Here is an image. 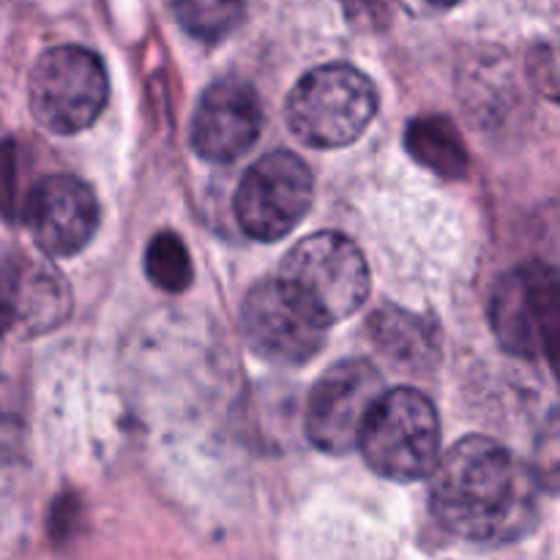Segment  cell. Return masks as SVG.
<instances>
[{"label": "cell", "mask_w": 560, "mask_h": 560, "mask_svg": "<svg viewBox=\"0 0 560 560\" xmlns=\"http://www.w3.org/2000/svg\"><path fill=\"white\" fill-rule=\"evenodd\" d=\"M539 476L485 435L454 443L432 470V517L459 539L503 545L539 520Z\"/></svg>", "instance_id": "obj_1"}, {"label": "cell", "mask_w": 560, "mask_h": 560, "mask_svg": "<svg viewBox=\"0 0 560 560\" xmlns=\"http://www.w3.org/2000/svg\"><path fill=\"white\" fill-rule=\"evenodd\" d=\"M377 115L375 82L348 63L306 71L288 98V124L312 148H345Z\"/></svg>", "instance_id": "obj_2"}, {"label": "cell", "mask_w": 560, "mask_h": 560, "mask_svg": "<svg viewBox=\"0 0 560 560\" xmlns=\"http://www.w3.org/2000/svg\"><path fill=\"white\" fill-rule=\"evenodd\" d=\"M490 326L506 353L545 361L560 383V273L545 262H525L498 279Z\"/></svg>", "instance_id": "obj_3"}, {"label": "cell", "mask_w": 560, "mask_h": 560, "mask_svg": "<svg viewBox=\"0 0 560 560\" xmlns=\"http://www.w3.org/2000/svg\"><path fill=\"white\" fill-rule=\"evenodd\" d=\"M366 465L383 479L419 481L441 463V419L416 388L383 392L359 441Z\"/></svg>", "instance_id": "obj_4"}, {"label": "cell", "mask_w": 560, "mask_h": 560, "mask_svg": "<svg viewBox=\"0 0 560 560\" xmlns=\"http://www.w3.org/2000/svg\"><path fill=\"white\" fill-rule=\"evenodd\" d=\"M109 80L102 58L77 44L52 47L31 69L27 102L38 124L52 135H77L102 115Z\"/></svg>", "instance_id": "obj_5"}, {"label": "cell", "mask_w": 560, "mask_h": 560, "mask_svg": "<svg viewBox=\"0 0 560 560\" xmlns=\"http://www.w3.org/2000/svg\"><path fill=\"white\" fill-rule=\"evenodd\" d=\"M331 323L284 277L262 279L241 306V331L262 359L299 366L315 359L326 345Z\"/></svg>", "instance_id": "obj_6"}, {"label": "cell", "mask_w": 560, "mask_h": 560, "mask_svg": "<svg viewBox=\"0 0 560 560\" xmlns=\"http://www.w3.org/2000/svg\"><path fill=\"white\" fill-rule=\"evenodd\" d=\"M279 277L288 279L328 323L355 315L370 295V268L359 246L342 233L301 238L284 257Z\"/></svg>", "instance_id": "obj_7"}, {"label": "cell", "mask_w": 560, "mask_h": 560, "mask_svg": "<svg viewBox=\"0 0 560 560\" xmlns=\"http://www.w3.org/2000/svg\"><path fill=\"white\" fill-rule=\"evenodd\" d=\"M312 197L315 178L310 164L293 151H271L241 178L235 219L249 238L273 244L304 222Z\"/></svg>", "instance_id": "obj_8"}, {"label": "cell", "mask_w": 560, "mask_h": 560, "mask_svg": "<svg viewBox=\"0 0 560 560\" xmlns=\"http://www.w3.org/2000/svg\"><path fill=\"white\" fill-rule=\"evenodd\" d=\"M383 392L381 370L366 359L339 361L323 372L306 397L304 430L312 446L326 454H345L359 446Z\"/></svg>", "instance_id": "obj_9"}, {"label": "cell", "mask_w": 560, "mask_h": 560, "mask_svg": "<svg viewBox=\"0 0 560 560\" xmlns=\"http://www.w3.org/2000/svg\"><path fill=\"white\" fill-rule=\"evenodd\" d=\"M25 228L33 244L52 257H74L98 228V200L77 175H44L25 197Z\"/></svg>", "instance_id": "obj_10"}, {"label": "cell", "mask_w": 560, "mask_h": 560, "mask_svg": "<svg viewBox=\"0 0 560 560\" xmlns=\"http://www.w3.org/2000/svg\"><path fill=\"white\" fill-rule=\"evenodd\" d=\"M262 129L255 88L241 80H217L202 91L191 118V148L200 159L228 164L244 156Z\"/></svg>", "instance_id": "obj_11"}, {"label": "cell", "mask_w": 560, "mask_h": 560, "mask_svg": "<svg viewBox=\"0 0 560 560\" xmlns=\"http://www.w3.org/2000/svg\"><path fill=\"white\" fill-rule=\"evenodd\" d=\"M5 323L25 337L52 331L69 317L71 295L52 266L27 255L5 257Z\"/></svg>", "instance_id": "obj_12"}, {"label": "cell", "mask_w": 560, "mask_h": 560, "mask_svg": "<svg viewBox=\"0 0 560 560\" xmlns=\"http://www.w3.org/2000/svg\"><path fill=\"white\" fill-rule=\"evenodd\" d=\"M405 148L421 167L432 170L435 175L457 180L468 173V151L454 129V124L443 115H424L410 120L405 131Z\"/></svg>", "instance_id": "obj_13"}, {"label": "cell", "mask_w": 560, "mask_h": 560, "mask_svg": "<svg viewBox=\"0 0 560 560\" xmlns=\"http://www.w3.org/2000/svg\"><path fill=\"white\" fill-rule=\"evenodd\" d=\"M370 331L375 334L377 348L388 359L399 361L405 366L430 364L438 353L435 328L427 320H421V317L394 310V306H386V310H381L372 317Z\"/></svg>", "instance_id": "obj_14"}, {"label": "cell", "mask_w": 560, "mask_h": 560, "mask_svg": "<svg viewBox=\"0 0 560 560\" xmlns=\"http://www.w3.org/2000/svg\"><path fill=\"white\" fill-rule=\"evenodd\" d=\"M145 273L164 293H184L195 279V266L178 233H156L148 241Z\"/></svg>", "instance_id": "obj_15"}, {"label": "cell", "mask_w": 560, "mask_h": 560, "mask_svg": "<svg viewBox=\"0 0 560 560\" xmlns=\"http://www.w3.org/2000/svg\"><path fill=\"white\" fill-rule=\"evenodd\" d=\"M178 25L200 42H219L244 16V0H173Z\"/></svg>", "instance_id": "obj_16"}, {"label": "cell", "mask_w": 560, "mask_h": 560, "mask_svg": "<svg viewBox=\"0 0 560 560\" xmlns=\"http://www.w3.org/2000/svg\"><path fill=\"white\" fill-rule=\"evenodd\" d=\"M525 69H528L530 85L545 98L560 104V36L530 47Z\"/></svg>", "instance_id": "obj_17"}, {"label": "cell", "mask_w": 560, "mask_h": 560, "mask_svg": "<svg viewBox=\"0 0 560 560\" xmlns=\"http://www.w3.org/2000/svg\"><path fill=\"white\" fill-rule=\"evenodd\" d=\"M534 470L539 476V485L550 492H560V408L547 419L536 443Z\"/></svg>", "instance_id": "obj_18"}, {"label": "cell", "mask_w": 560, "mask_h": 560, "mask_svg": "<svg viewBox=\"0 0 560 560\" xmlns=\"http://www.w3.org/2000/svg\"><path fill=\"white\" fill-rule=\"evenodd\" d=\"M348 9L353 14H366V16H381L383 14V0H345Z\"/></svg>", "instance_id": "obj_19"}, {"label": "cell", "mask_w": 560, "mask_h": 560, "mask_svg": "<svg viewBox=\"0 0 560 560\" xmlns=\"http://www.w3.org/2000/svg\"><path fill=\"white\" fill-rule=\"evenodd\" d=\"M424 3L435 5V9H452V5H457L459 0H424Z\"/></svg>", "instance_id": "obj_20"}]
</instances>
